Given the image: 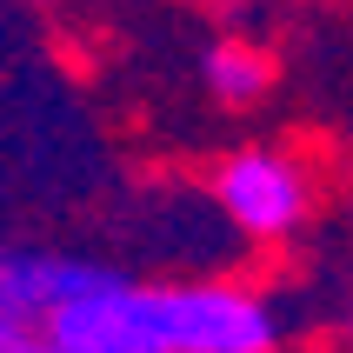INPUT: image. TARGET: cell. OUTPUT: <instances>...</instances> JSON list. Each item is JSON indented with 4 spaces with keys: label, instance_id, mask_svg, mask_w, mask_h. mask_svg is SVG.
<instances>
[{
    "label": "cell",
    "instance_id": "obj_2",
    "mask_svg": "<svg viewBox=\"0 0 353 353\" xmlns=\"http://www.w3.org/2000/svg\"><path fill=\"white\" fill-rule=\"evenodd\" d=\"M214 214L227 220V234L254 240V247H280L314 214V180L287 147L254 140L214 167Z\"/></svg>",
    "mask_w": 353,
    "mask_h": 353
},
{
    "label": "cell",
    "instance_id": "obj_5",
    "mask_svg": "<svg viewBox=\"0 0 353 353\" xmlns=\"http://www.w3.org/2000/svg\"><path fill=\"white\" fill-rule=\"evenodd\" d=\"M0 353H60L54 334H27V327H0Z\"/></svg>",
    "mask_w": 353,
    "mask_h": 353
},
{
    "label": "cell",
    "instance_id": "obj_1",
    "mask_svg": "<svg viewBox=\"0 0 353 353\" xmlns=\"http://www.w3.org/2000/svg\"><path fill=\"white\" fill-rule=\"evenodd\" d=\"M60 353H280L287 320L247 280H100L54 320Z\"/></svg>",
    "mask_w": 353,
    "mask_h": 353
},
{
    "label": "cell",
    "instance_id": "obj_4",
    "mask_svg": "<svg viewBox=\"0 0 353 353\" xmlns=\"http://www.w3.org/2000/svg\"><path fill=\"white\" fill-rule=\"evenodd\" d=\"M200 87H207L220 107H254V100H267V87H274V54L254 47V40H214V47L200 54Z\"/></svg>",
    "mask_w": 353,
    "mask_h": 353
},
{
    "label": "cell",
    "instance_id": "obj_3",
    "mask_svg": "<svg viewBox=\"0 0 353 353\" xmlns=\"http://www.w3.org/2000/svg\"><path fill=\"white\" fill-rule=\"evenodd\" d=\"M120 267L94 254H67V247H7L0 240V327H27V334H54V320L87 300L100 280Z\"/></svg>",
    "mask_w": 353,
    "mask_h": 353
},
{
    "label": "cell",
    "instance_id": "obj_6",
    "mask_svg": "<svg viewBox=\"0 0 353 353\" xmlns=\"http://www.w3.org/2000/svg\"><path fill=\"white\" fill-rule=\"evenodd\" d=\"M180 7H214V0H180Z\"/></svg>",
    "mask_w": 353,
    "mask_h": 353
}]
</instances>
